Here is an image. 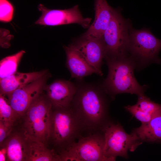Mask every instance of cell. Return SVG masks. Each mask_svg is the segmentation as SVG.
<instances>
[{
	"instance_id": "obj_9",
	"label": "cell",
	"mask_w": 161,
	"mask_h": 161,
	"mask_svg": "<svg viewBox=\"0 0 161 161\" xmlns=\"http://www.w3.org/2000/svg\"><path fill=\"white\" fill-rule=\"evenodd\" d=\"M51 76L48 73L7 95L18 117L24 114L31 105L42 94Z\"/></svg>"
},
{
	"instance_id": "obj_24",
	"label": "cell",
	"mask_w": 161,
	"mask_h": 161,
	"mask_svg": "<svg viewBox=\"0 0 161 161\" xmlns=\"http://www.w3.org/2000/svg\"><path fill=\"white\" fill-rule=\"evenodd\" d=\"M13 124L0 120V144L9 135Z\"/></svg>"
},
{
	"instance_id": "obj_15",
	"label": "cell",
	"mask_w": 161,
	"mask_h": 161,
	"mask_svg": "<svg viewBox=\"0 0 161 161\" xmlns=\"http://www.w3.org/2000/svg\"><path fill=\"white\" fill-rule=\"evenodd\" d=\"M66 55V65L72 78L80 80L96 71L86 61L72 44L64 47Z\"/></svg>"
},
{
	"instance_id": "obj_16",
	"label": "cell",
	"mask_w": 161,
	"mask_h": 161,
	"mask_svg": "<svg viewBox=\"0 0 161 161\" xmlns=\"http://www.w3.org/2000/svg\"><path fill=\"white\" fill-rule=\"evenodd\" d=\"M48 73L47 70L27 73L17 72L0 79V95H7L16 89Z\"/></svg>"
},
{
	"instance_id": "obj_19",
	"label": "cell",
	"mask_w": 161,
	"mask_h": 161,
	"mask_svg": "<svg viewBox=\"0 0 161 161\" xmlns=\"http://www.w3.org/2000/svg\"><path fill=\"white\" fill-rule=\"evenodd\" d=\"M25 51L22 50L7 56L0 61V79L9 76L17 72L19 63Z\"/></svg>"
},
{
	"instance_id": "obj_20",
	"label": "cell",
	"mask_w": 161,
	"mask_h": 161,
	"mask_svg": "<svg viewBox=\"0 0 161 161\" xmlns=\"http://www.w3.org/2000/svg\"><path fill=\"white\" fill-rule=\"evenodd\" d=\"M18 118L8 100L0 95V120L13 124Z\"/></svg>"
},
{
	"instance_id": "obj_2",
	"label": "cell",
	"mask_w": 161,
	"mask_h": 161,
	"mask_svg": "<svg viewBox=\"0 0 161 161\" xmlns=\"http://www.w3.org/2000/svg\"><path fill=\"white\" fill-rule=\"evenodd\" d=\"M108 73L103 84L106 92L115 95L129 93L139 95L144 94L147 86L140 85L136 79L134 70L135 63L129 56L105 58Z\"/></svg>"
},
{
	"instance_id": "obj_8",
	"label": "cell",
	"mask_w": 161,
	"mask_h": 161,
	"mask_svg": "<svg viewBox=\"0 0 161 161\" xmlns=\"http://www.w3.org/2000/svg\"><path fill=\"white\" fill-rule=\"evenodd\" d=\"M102 131L104 154L109 161H115L117 156L127 158L128 151H134L142 143L134 134H127L119 124L109 123Z\"/></svg>"
},
{
	"instance_id": "obj_22",
	"label": "cell",
	"mask_w": 161,
	"mask_h": 161,
	"mask_svg": "<svg viewBox=\"0 0 161 161\" xmlns=\"http://www.w3.org/2000/svg\"><path fill=\"white\" fill-rule=\"evenodd\" d=\"M13 14V6L7 0H0V20L9 22L12 19Z\"/></svg>"
},
{
	"instance_id": "obj_5",
	"label": "cell",
	"mask_w": 161,
	"mask_h": 161,
	"mask_svg": "<svg viewBox=\"0 0 161 161\" xmlns=\"http://www.w3.org/2000/svg\"><path fill=\"white\" fill-rule=\"evenodd\" d=\"M52 109L50 102L42 94L32 103L25 113L24 133L27 137L45 144L49 140Z\"/></svg>"
},
{
	"instance_id": "obj_6",
	"label": "cell",
	"mask_w": 161,
	"mask_h": 161,
	"mask_svg": "<svg viewBox=\"0 0 161 161\" xmlns=\"http://www.w3.org/2000/svg\"><path fill=\"white\" fill-rule=\"evenodd\" d=\"M120 11L119 7L113 8L110 21L102 36L106 48L105 58L128 55V46L131 25L123 17Z\"/></svg>"
},
{
	"instance_id": "obj_18",
	"label": "cell",
	"mask_w": 161,
	"mask_h": 161,
	"mask_svg": "<svg viewBox=\"0 0 161 161\" xmlns=\"http://www.w3.org/2000/svg\"><path fill=\"white\" fill-rule=\"evenodd\" d=\"M28 138L30 141V153L28 161H61L59 154H58L54 150H50L47 148L45 144L41 142L32 140Z\"/></svg>"
},
{
	"instance_id": "obj_4",
	"label": "cell",
	"mask_w": 161,
	"mask_h": 161,
	"mask_svg": "<svg viewBox=\"0 0 161 161\" xmlns=\"http://www.w3.org/2000/svg\"><path fill=\"white\" fill-rule=\"evenodd\" d=\"M161 49V40L157 38L148 29L136 30L131 26L128 46V55L136 67H143L153 63L159 64L158 54Z\"/></svg>"
},
{
	"instance_id": "obj_10",
	"label": "cell",
	"mask_w": 161,
	"mask_h": 161,
	"mask_svg": "<svg viewBox=\"0 0 161 161\" xmlns=\"http://www.w3.org/2000/svg\"><path fill=\"white\" fill-rule=\"evenodd\" d=\"M42 15L35 22L41 25L55 26L77 24L84 28H88L92 19L84 17L78 5L65 10H50L41 4L38 7Z\"/></svg>"
},
{
	"instance_id": "obj_14",
	"label": "cell",
	"mask_w": 161,
	"mask_h": 161,
	"mask_svg": "<svg viewBox=\"0 0 161 161\" xmlns=\"http://www.w3.org/2000/svg\"><path fill=\"white\" fill-rule=\"evenodd\" d=\"M94 9V21L82 35L101 37L110 21L113 8L109 5L106 0H95Z\"/></svg>"
},
{
	"instance_id": "obj_3",
	"label": "cell",
	"mask_w": 161,
	"mask_h": 161,
	"mask_svg": "<svg viewBox=\"0 0 161 161\" xmlns=\"http://www.w3.org/2000/svg\"><path fill=\"white\" fill-rule=\"evenodd\" d=\"M53 109L50 116L49 140L60 150V153L81 137L83 130L70 107Z\"/></svg>"
},
{
	"instance_id": "obj_21",
	"label": "cell",
	"mask_w": 161,
	"mask_h": 161,
	"mask_svg": "<svg viewBox=\"0 0 161 161\" xmlns=\"http://www.w3.org/2000/svg\"><path fill=\"white\" fill-rule=\"evenodd\" d=\"M138 96L136 104L142 110L153 116L161 112V104L152 101L144 94Z\"/></svg>"
},
{
	"instance_id": "obj_7",
	"label": "cell",
	"mask_w": 161,
	"mask_h": 161,
	"mask_svg": "<svg viewBox=\"0 0 161 161\" xmlns=\"http://www.w3.org/2000/svg\"><path fill=\"white\" fill-rule=\"evenodd\" d=\"M104 134L99 131L81 136L59 153L61 161H109L104 154Z\"/></svg>"
},
{
	"instance_id": "obj_17",
	"label": "cell",
	"mask_w": 161,
	"mask_h": 161,
	"mask_svg": "<svg viewBox=\"0 0 161 161\" xmlns=\"http://www.w3.org/2000/svg\"><path fill=\"white\" fill-rule=\"evenodd\" d=\"M133 133L140 141L161 142V112L148 122L142 123Z\"/></svg>"
},
{
	"instance_id": "obj_13",
	"label": "cell",
	"mask_w": 161,
	"mask_h": 161,
	"mask_svg": "<svg viewBox=\"0 0 161 161\" xmlns=\"http://www.w3.org/2000/svg\"><path fill=\"white\" fill-rule=\"evenodd\" d=\"M5 151L7 160L28 161L30 151V141L24 133H14L0 145Z\"/></svg>"
},
{
	"instance_id": "obj_12",
	"label": "cell",
	"mask_w": 161,
	"mask_h": 161,
	"mask_svg": "<svg viewBox=\"0 0 161 161\" xmlns=\"http://www.w3.org/2000/svg\"><path fill=\"white\" fill-rule=\"evenodd\" d=\"M77 88L70 81L58 80L46 85L44 91L53 109L68 108L70 106Z\"/></svg>"
},
{
	"instance_id": "obj_11",
	"label": "cell",
	"mask_w": 161,
	"mask_h": 161,
	"mask_svg": "<svg viewBox=\"0 0 161 161\" xmlns=\"http://www.w3.org/2000/svg\"><path fill=\"white\" fill-rule=\"evenodd\" d=\"M72 44L97 74L102 76L101 66L106 55V48L102 37L82 35Z\"/></svg>"
},
{
	"instance_id": "obj_1",
	"label": "cell",
	"mask_w": 161,
	"mask_h": 161,
	"mask_svg": "<svg viewBox=\"0 0 161 161\" xmlns=\"http://www.w3.org/2000/svg\"><path fill=\"white\" fill-rule=\"evenodd\" d=\"M83 131H102L109 123L105 122L106 107L103 92L90 85L77 88L70 107Z\"/></svg>"
},
{
	"instance_id": "obj_25",
	"label": "cell",
	"mask_w": 161,
	"mask_h": 161,
	"mask_svg": "<svg viewBox=\"0 0 161 161\" xmlns=\"http://www.w3.org/2000/svg\"><path fill=\"white\" fill-rule=\"evenodd\" d=\"M6 160H7V159L5 152L4 149L2 148L0 151V161H4Z\"/></svg>"
},
{
	"instance_id": "obj_23",
	"label": "cell",
	"mask_w": 161,
	"mask_h": 161,
	"mask_svg": "<svg viewBox=\"0 0 161 161\" xmlns=\"http://www.w3.org/2000/svg\"><path fill=\"white\" fill-rule=\"evenodd\" d=\"M125 108L137 119L140 121L142 123L148 122L154 117L142 110L137 104L132 106H127Z\"/></svg>"
}]
</instances>
